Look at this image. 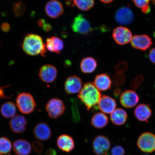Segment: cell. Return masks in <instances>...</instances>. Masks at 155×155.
I'll list each match as a JSON object with an SVG mask.
<instances>
[{
    "instance_id": "6da1fadb",
    "label": "cell",
    "mask_w": 155,
    "mask_h": 155,
    "mask_svg": "<svg viewBox=\"0 0 155 155\" xmlns=\"http://www.w3.org/2000/svg\"><path fill=\"white\" fill-rule=\"evenodd\" d=\"M78 96L86 106L87 110H90L98 104L102 96L94 83L88 82L83 85Z\"/></svg>"
},
{
    "instance_id": "7a4b0ae2",
    "label": "cell",
    "mask_w": 155,
    "mask_h": 155,
    "mask_svg": "<svg viewBox=\"0 0 155 155\" xmlns=\"http://www.w3.org/2000/svg\"><path fill=\"white\" fill-rule=\"evenodd\" d=\"M23 50L31 56L41 55L45 57L46 53V47L42 38L38 35L29 34L25 36L22 45Z\"/></svg>"
},
{
    "instance_id": "3957f363",
    "label": "cell",
    "mask_w": 155,
    "mask_h": 155,
    "mask_svg": "<svg viewBox=\"0 0 155 155\" xmlns=\"http://www.w3.org/2000/svg\"><path fill=\"white\" fill-rule=\"evenodd\" d=\"M16 104L19 111L24 114L32 113L36 107L33 96L30 93L25 92L20 93L17 96Z\"/></svg>"
},
{
    "instance_id": "277c9868",
    "label": "cell",
    "mask_w": 155,
    "mask_h": 155,
    "mask_svg": "<svg viewBox=\"0 0 155 155\" xmlns=\"http://www.w3.org/2000/svg\"><path fill=\"white\" fill-rule=\"evenodd\" d=\"M71 28L73 30L77 33L83 35H87L92 30L90 23L84 15H78L74 19Z\"/></svg>"
},
{
    "instance_id": "5b68a950",
    "label": "cell",
    "mask_w": 155,
    "mask_h": 155,
    "mask_svg": "<svg viewBox=\"0 0 155 155\" xmlns=\"http://www.w3.org/2000/svg\"><path fill=\"white\" fill-rule=\"evenodd\" d=\"M46 110L50 117L56 119L64 113L65 110L64 104L60 99L53 98L47 103Z\"/></svg>"
},
{
    "instance_id": "8992f818",
    "label": "cell",
    "mask_w": 155,
    "mask_h": 155,
    "mask_svg": "<svg viewBox=\"0 0 155 155\" xmlns=\"http://www.w3.org/2000/svg\"><path fill=\"white\" fill-rule=\"evenodd\" d=\"M93 150L96 155H108L111 147V143L105 136H97L92 144Z\"/></svg>"
},
{
    "instance_id": "52a82bcc",
    "label": "cell",
    "mask_w": 155,
    "mask_h": 155,
    "mask_svg": "<svg viewBox=\"0 0 155 155\" xmlns=\"http://www.w3.org/2000/svg\"><path fill=\"white\" fill-rule=\"evenodd\" d=\"M137 145L143 152H153L155 150V135L149 132L142 134L139 137Z\"/></svg>"
},
{
    "instance_id": "ba28073f",
    "label": "cell",
    "mask_w": 155,
    "mask_h": 155,
    "mask_svg": "<svg viewBox=\"0 0 155 155\" xmlns=\"http://www.w3.org/2000/svg\"><path fill=\"white\" fill-rule=\"evenodd\" d=\"M112 35L116 43L122 45L129 43L133 38L132 34L129 29L123 26L114 29Z\"/></svg>"
},
{
    "instance_id": "9c48e42d",
    "label": "cell",
    "mask_w": 155,
    "mask_h": 155,
    "mask_svg": "<svg viewBox=\"0 0 155 155\" xmlns=\"http://www.w3.org/2000/svg\"><path fill=\"white\" fill-rule=\"evenodd\" d=\"M115 19L118 24L123 25H129L134 20V15L129 7H122L116 11Z\"/></svg>"
},
{
    "instance_id": "30bf717a",
    "label": "cell",
    "mask_w": 155,
    "mask_h": 155,
    "mask_svg": "<svg viewBox=\"0 0 155 155\" xmlns=\"http://www.w3.org/2000/svg\"><path fill=\"white\" fill-rule=\"evenodd\" d=\"M132 46L135 49L145 51L152 45V39L147 35H135L130 42Z\"/></svg>"
},
{
    "instance_id": "8fae6325",
    "label": "cell",
    "mask_w": 155,
    "mask_h": 155,
    "mask_svg": "<svg viewBox=\"0 0 155 155\" xmlns=\"http://www.w3.org/2000/svg\"><path fill=\"white\" fill-rule=\"evenodd\" d=\"M57 74V70L55 67L51 64H46L41 68L39 76L43 82L49 83L55 80Z\"/></svg>"
},
{
    "instance_id": "7c38bea8",
    "label": "cell",
    "mask_w": 155,
    "mask_h": 155,
    "mask_svg": "<svg viewBox=\"0 0 155 155\" xmlns=\"http://www.w3.org/2000/svg\"><path fill=\"white\" fill-rule=\"evenodd\" d=\"M82 86L81 79L75 75L68 77L64 83L65 92L70 94L79 93L82 88Z\"/></svg>"
},
{
    "instance_id": "4fadbf2b",
    "label": "cell",
    "mask_w": 155,
    "mask_h": 155,
    "mask_svg": "<svg viewBox=\"0 0 155 155\" xmlns=\"http://www.w3.org/2000/svg\"><path fill=\"white\" fill-rule=\"evenodd\" d=\"M139 98L138 95L133 90H128L122 93L120 97V102L124 107L131 108L138 103Z\"/></svg>"
},
{
    "instance_id": "5bb4252c",
    "label": "cell",
    "mask_w": 155,
    "mask_h": 155,
    "mask_svg": "<svg viewBox=\"0 0 155 155\" xmlns=\"http://www.w3.org/2000/svg\"><path fill=\"white\" fill-rule=\"evenodd\" d=\"M45 11L46 15L50 18H57L64 12L63 6L59 1L52 0L46 4Z\"/></svg>"
},
{
    "instance_id": "9a60e30c",
    "label": "cell",
    "mask_w": 155,
    "mask_h": 155,
    "mask_svg": "<svg viewBox=\"0 0 155 155\" xmlns=\"http://www.w3.org/2000/svg\"><path fill=\"white\" fill-rule=\"evenodd\" d=\"M27 121L24 116L15 115L11 118L9 125L12 131L15 133L21 134L26 130Z\"/></svg>"
},
{
    "instance_id": "2e32d148",
    "label": "cell",
    "mask_w": 155,
    "mask_h": 155,
    "mask_svg": "<svg viewBox=\"0 0 155 155\" xmlns=\"http://www.w3.org/2000/svg\"><path fill=\"white\" fill-rule=\"evenodd\" d=\"M33 133L36 139L41 141L48 140L52 135L51 129L49 126L43 122L39 123L35 126Z\"/></svg>"
},
{
    "instance_id": "e0dca14e",
    "label": "cell",
    "mask_w": 155,
    "mask_h": 155,
    "mask_svg": "<svg viewBox=\"0 0 155 155\" xmlns=\"http://www.w3.org/2000/svg\"><path fill=\"white\" fill-rule=\"evenodd\" d=\"M115 100L111 97L107 95L101 96L98 103V107L103 113L111 114L116 109Z\"/></svg>"
},
{
    "instance_id": "ac0fdd59",
    "label": "cell",
    "mask_w": 155,
    "mask_h": 155,
    "mask_svg": "<svg viewBox=\"0 0 155 155\" xmlns=\"http://www.w3.org/2000/svg\"><path fill=\"white\" fill-rule=\"evenodd\" d=\"M57 145L58 148L63 152L69 153L74 149L75 143L73 137L71 136L62 134L58 137Z\"/></svg>"
},
{
    "instance_id": "d6986e66",
    "label": "cell",
    "mask_w": 155,
    "mask_h": 155,
    "mask_svg": "<svg viewBox=\"0 0 155 155\" xmlns=\"http://www.w3.org/2000/svg\"><path fill=\"white\" fill-rule=\"evenodd\" d=\"M94 84L99 90L104 91L111 89L112 80L107 74H101L95 78Z\"/></svg>"
},
{
    "instance_id": "ffe728a7",
    "label": "cell",
    "mask_w": 155,
    "mask_h": 155,
    "mask_svg": "<svg viewBox=\"0 0 155 155\" xmlns=\"http://www.w3.org/2000/svg\"><path fill=\"white\" fill-rule=\"evenodd\" d=\"M13 150L17 155H28L31 152V146L28 141L19 139L13 143Z\"/></svg>"
},
{
    "instance_id": "44dd1931",
    "label": "cell",
    "mask_w": 155,
    "mask_h": 155,
    "mask_svg": "<svg viewBox=\"0 0 155 155\" xmlns=\"http://www.w3.org/2000/svg\"><path fill=\"white\" fill-rule=\"evenodd\" d=\"M134 113L135 117L138 120L145 121L150 119L152 115V111L147 104H141L136 107Z\"/></svg>"
},
{
    "instance_id": "7402d4cb",
    "label": "cell",
    "mask_w": 155,
    "mask_h": 155,
    "mask_svg": "<svg viewBox=\"0 0 155 155\" xmlns=\"http://www.w3.org/2000/svg\"><path fill=\"white\" fill-rule=\"evenodd\" d=\"M110 117L114 124L121 126L127 122V114L125 110L122 108H118L111 114Z\"/></svg>"
},
{
    "instance_id": "603a6c76",
    "label": "cell",
    "mask_w": 155,
    "mask_h": 155,
    "mask_svg": "<svg viewBox=\"0 0 155 155\" xmlns=\"http://www.w3.org/2000/svg\"><path fill=\"white\" fill-rule=\"evenodd\" d=\"M108 119L105 114L101 112H97L91 119V125L96 129H101L105 127L108 123Z\"/></svg>"
},
{
    "instance_id": "cb8c5ba5",
    "label": "cell",
    "mask_w": 155,
    "mask_h": 155,
    "mask_svg": "<svg viewBox=\"0 0 155 155\" xmlns=\"http://www.w3.org/2000/svg\"><path fill=\"white\" fill-rule=\"evenodd\" d=\"M97 66V63L95 59L92 57H88L83 58L81 61L80 68L83 73L89 74L94 72Z\"/></svg>"
},
{
    "instance_id": "d4e9b609",
    "label": "cell",
    "mask_w": 155,
    "mask_h": 155,
    "mask_svg": "<svg viewBox=\"0 0 155 155\" xmlns=\"http://www.w3.org/2000/svg\"><path fill=\"white\" fill-rule=\"evenodd\" d=\"M2 115L7 118H12L15 115L16 107L14 103L8 102L2 106L1 109Z\"/></svg>"
},
{
    "instance_id": "484cf974",
    "label": "cell",
    "mask_w": 155,
    "mask_h": 155,
    "mask_svg": "<svg viewBox=\"0 0 155 155\" xmlns=\"http://www.w3.org/2000/svg\"><path fill=\"white\" fill-rule=\"evenodd\" d=\"M74 4L81 10L87 11L94 6V0H74Z\"/></svg>"
},
{
    "instance_id": "4316f807",
    "label": "cell",
    "mask_w": 155,
    "mask_h": 155,
    "mask_svg": "<svg viewBox=\"0 0 155 155\" xmlns=\"http://www.w3.org/2000/svg\"><path fill=\"white\" fill-rule=\"evenodd\" d=\"M26 6L22 1H18L13 4L12 10L15 17H19L24 14L26 11Z\"/></svg>"
},
{
    "instance_id": "83f0119b",
    "label": "cell",
    "mask_w": 155,
    "mask_h": 155,
    "mask_svg": "<svg viewBox=\"0 0 155 155\" xmlns=\"http://www.w3.org/2000/svg\"><path fill=\"white\" fill-rule=\"evenodd\" d=\"M12 148V144L9 139L7 137H0V153L7 154L11 152Z\"/></svg>"
},
{
    "instance_id": "f1b7e54d",
    "label": "cell",
    "mask_w": 155,
    "mask_h": 155,
    "mask_svg": "<svg viewBox=\"0 0 155 155\" xmlns=\"http://www.w3.org/2000/svg\"><path fill=\"white\" fill-rule=\"evenodd\" d=\"M125 81V75L124 73L116 72L112 78V85L114 87L123 86L124 84Z\"/></svg>"
},
{
    "instance_id": "f546056e",
    "label": "cell",
    "mask_w": 155,
    "mask_h": 155,
    "mask_svg": "<svg viewBox=\"0 0 155 155\" xmlns=\"http://www.w3.org/2000/svg\"><path fill=\"white\" fill-rule=\"evenodd\" d=\"M53 38L54 53L57 54H61V52L64 48V42L63 40L59 38L52 37Z\"/></svg>"
},
{
    "instance_id": "4dcf8cb0",
    "label": "cell",
    "mask_w": 155,
    "mask_h": 155,
    "mask_svg": "<svg viewBox=\"0 0 155 155\" xmlns=\"http://www.w3.org/2000/svg\"><path fill=\"white\" fill-rule=\"evenodd\" d=\"M143 79L144 77L142 75H137L131 81L130 83L131 88L134 90H137L142 83Z\"/></svg>"
},
{
    "instance_id": "1f68e13d",
    "label": "cell",
    "mask_w": 155,
    "mask_h": 155,
    "mask_svg": "<svg viewBox=\"0 0 155 155\" xmlns=\"http://www.w3.org/2000/svg\"><path fill=\"white\" fill-rule=\"evenodd\" d=\"M128 65L125 61H121L116 66L115 70L117 73H124L127 71Z\"/></svg>"
},
{
    "instance_id": "d6a6232c",
    "label": "cell",
    "mask_w": 155,
    "mask_h": 155,
    "mask_svg": "<svg viewBox=\"0 0 155 155\" xmlns=\"http://www.w3.org/2000/svg\"><path fill=\"white\" fill-rule=\"evenodd\" d=\"M111 153V155H124L125 150L123 147L116 145L112 148Z\"/></svg>"
},
{
    "instance_id": "836d02e7",
    "label": "cell",
    "mask_w": 155,
    "mask_h": 155,
    "mask_svg": "<svg viewBox=\"0 0 155 155\" xmlns=\"http://www.w3.org/2000/svg\"><path fill=\"white\" fill-rule=\"evenodd\" d=\"M32 147L35 152L38 154L41 153L44 149L43 144L38 141H35L33 142Z\"/></svg>"
},
{
    "instance_id": "e575fe53",
    "label": "cell",
    "mask_w": 155,
    "mask_h": 155,
    "mask_svg": "<svg viewBox=\"0 0 155 155\" xmlns=\"http://www.w3.org/2000/svg\"><path fill=\"white\" fill-rule=\"evenodd\" d=\"M132 1L136 6L141 9L148 5L150 0H132Z\"/></svg>"
},
{
    "instance_id": "d590c367",
    "label": "cell",
    "mask_w": 155,
    "mask_h": 155,
    "mask_svg": "<svg viewBox=\"0 0 155 155\" xmlns=\"http://www.w3.org/2000/svg\"><path fill=\"white\" fill-rule=\"evenodd\" d=\"M149 57L150 61L155 64V48L151 49L149 53Z\"/></svg>"
},
{
    "instance_id": "8d00e7d4",
    "label": "cell",
    "mask_w": 155,
    "mask_h": 155,
    "mask_svg": "<svg viewBox=\"0 0 155 155\" xmlns=\"http://www.w3.org/2000/svg\"><path fill=\"white\" fill-rule=\"evenodd\" d=\"M2 30L4 32H8L10 30L11 26L8 23L5 22L3 23L1 26Z\"/></svg>"
},
{
    "instance_id": "74e56055",
    "label": "cell",
    "mask_w": 155,
    "mask_h": 155,
    "mask_svg": "<svg viewBox=\"0 0 155 155\" xmlns=\"http://www.w3.org/2000/svg\"><path fill=\"white\" fill-rule=\"evenodd\" d=\"M122 91L119 88H116L113 91V94L116 98H117L121 95Z\"/></svg>"
},
{
    "instance_id": "f35d334b",
    "label": "cell",
    "mask_w": 155,
    "mask_h": 155,
    "mask_svg": "<svg viewBox=\"0 0 155 155\" xmlns=\"http://www.w3.org/2000/svg\"><path fill=\"white\" fill-rule=\"evenodd\" d=\"M45 155H57V153L54 149L50 148L46 151Z\"/></svg>"
},
{
    "instance_id": "ab89813d",
    "label": "cell",
    "mask_w": 155,
    "mask_h": 155,
    "mask_svg": "<svg viewBox=\"0 0 155 155\" xmlns=\"http://www.w3.org/2000/svg\"><path fill=\"white\" fill-rule=\"evenodd\" d=\"M42 29L46 32H49L51 30L52 26L49 24L46 23L42 28Z\"/></svg>"
},
{
    "instance_id": "60d3db41",
    "label": "cell",
    "mask_w": 155,
    "mask_h": 155,
    "mask_svg": "<svg viewBox=\"0 0 155 155\" xmlns=\"http://www.w3.org/2000/svg\"><path fill=\"white\" fill-rule=\"evenodd\" d=\"M141 10L143 13H145V14H148L150 12L151 9L150 6L148 5L143 8Z\"/></svg>"
},
{
    "instance_id": "b9f144b4",
    "label": "cell",
    "mask_w": 155,
    "mask_h": 155,
    "mask_svg": "<svg viewBox=\"0 0 155 155\" xmlns=\"http://www.w3.org/2000/svg\"><path fill=\"white\" fill-rule=\"evenodd\" d=\"M45 21L44 19H40L38 21V25L41 28H43L45 24H46Z\"/></svg>"
},
{
    "instance_id": "7bdbcfd3",
    "label": "cell",
    "mask_w": 155,
    "mask_h": 155,
    "mask_svg": "<svg viewBox=\"0 0 155 155\" xmlns=\"http://www.w3.org/2000/svg\"><path fill=\"white\" fill-rule=\"evenodd\" d=\"M74 0H66V3L68 6L72 7L74 5Z\"/></svg>"
},
{
    "instance_id": "ee69618b",
    "label": "cell",
    "mask_w": 155,
    "mask_h": 155,
    "mask_svg": "<svg viewBox=\"0 0 155 155\" xmlns=\"http://www.w3.org/2000/svg\"><path fill=\"white\" fill-rule=\"evenodd\" d=\"M114 1V0H100V1H101L102 2L106 4L110 3Z\"/></svg>"
},
{
    "instance_id": "f6af8a7d",
    "label": "cell",
    "mask_w": 155,
    "mask_h": 155,
    "mask_svg": "<svg viewBox=\"0 0 155 155\" xmlns=\"http://www.w3.org/2000/svg\"><path fill=\"white\" fill-rule=\"evenodd\" d=\"M153 2V3L154 5H155V0H152Z\"/></svg>"
},
{
    "instance_id": "bcb514c9",
    "label": "cell",
    "mask_w": 155,
    "mask_h": 155,
    "mask_svg": "<svg viewBox=\"0 0 155 155\" xmlns=\"http://www.w3.org/2000/svg\"><path fill=\"white\" fill-rule=\"evenodd\" d=\"M0 155H2V154L0 153Z\"/></svg>"
},
{
    "instance_id": "7dc6e473",
    "label": "cell",
    "mask_w": 155,
    "mask_h": 155,
    "mask_svg": "<svg viewBox=\"0 0 155 155\" xmlns=\"http://www.w3.org/2000/svg\"><path fill=\"white\" fill-rule=\"evenodd\" d=\"M11 155L9 154V155Z\"/></svg>"
},
{
    "instance_id": "c3c4849f",
    "label": "cell",
    "mask_w": 155,
    "mask_h": 155,
    "mask_svg": "<svg viewBox=\"0 0 155 155\" xmlns=\"http://www.w3.org/2000/svg\"></svg>"
},
{
    "instance_id": "681fc988",
    "label": "cell",
    "mask_w": 155,
    "mask_h": 155,
    "mask_svg": "<svg viewBox=\"0 0 155 155\" xmlns=\"http://www.w3.org/2000/svg\"></svg>"
}]
</instances>
